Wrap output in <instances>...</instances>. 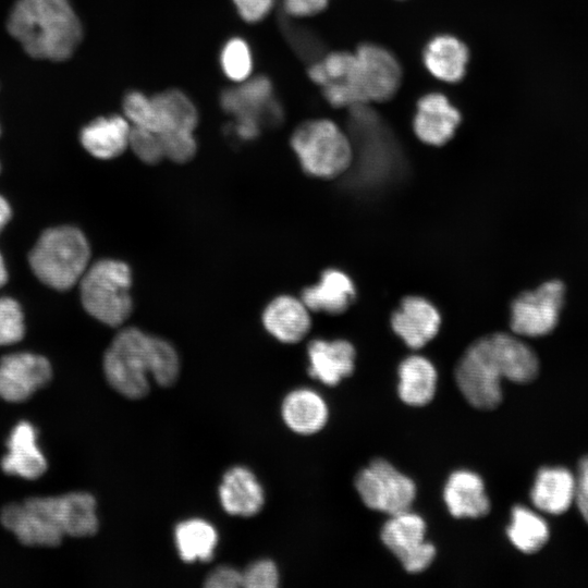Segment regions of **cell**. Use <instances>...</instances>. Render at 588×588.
Listing matches in <instances>:
<instances>
[{
	"label": "cell",
	"instance_id": "f6af8a7d",
	"mask_svg": "<svg viewBox=\"0 0 588 588\" xmlns=\"http://www.w3.org/2000/svg\"><path fill=\"white\" fill-rule=\"evenodd\" d=\"M1 132V131H0Z\"/></svg>",
	"mask_w": 588,
	"mask_h": 588
},
{
	"label": "cell",
	"instance_id": "b9f144b4",
	"mask_svg": "<svg viewBox=\"0 0 588 588\" xmlns=\"http://www.w3.org/2000/svg\"><path fill=\"white\" fill-rule=\"evenodd\" d=\"M328 0H283V10L290 17H307L322 12Z\"/></svg>",
	"mask_w": 588,
	"mask_h": 588
},
{
	"label": "cell",
	"instance_id": "8992f818",
	"mask_svg": "<svg viewBox=\"0 0 588 588\" xmlns=\"http://www.w3.org/2000/svg\"><path fill=\"white\" fill-rule=\"evenodd\" d=\"M456 384L466 401L478 409H494L503 399L502 376L492 357L488 338L471 343L454 370Z\"/></svg>",
	"mask_w": 588,
	"mask_h": 588
},
{
	"label": "cell",
	"instance_id": "6da1fadb",
	"mask_svg": "<svg viewBox=\"0 0 588 588\" xmlns=\"http://www.w3.org/2000/svg\"><path fill=\"white\" fill-rule=\"evenodd\" d=\"M103 372L117 392L137 400L148 393L149 377L159 385H172L180 373V359L167 340L130 327L121 330L107 348Z\"/></svg>",
	"mask_w": 588,
	"mask_h": 588
},
{
	"label": "cell",
	"instance_id": "44dd1931",
	"mask_svg": "<svg viewBox=\"0 0 588 588\" xmlns=\"http://www.w3.org/2000/svg\"><path fill=\"white\" fill-rule=\"evenodd\" d=\"M309 309L302 299L290 295L273 298L262 313L266 330L283 343H297L308 333L311 321Z\"/></svg>",
	"mask_w": 588,
	"mask_h": 588
},
{
	"label": "cell",
	"instance_id": "8d00e7d4",
	"mask_svg": "<svg viewBox=\"0 0 588 588\" xmlns=\"http://www.w3.org/2000/svg\"><path fill=\"white\" fill-rule=\"evenodd\" d=\"M243 587L274 588L279 585V573L271 560L252 563L243 573Z\"/></svg>",
	"mask_w": 588,
	"mask_h": 588
},
{
	"label": "cell",
	"instance_id": "30bf717a",
	"mask_svg": "<svg viewBox=\"0 0 588 588\" xmlns=\"http://www.w3.org/2000/svg\"><path fill=\"white\" fill-rule=\"evenodd\" d=\"M355 57L356 84L366 102L391 99L402 81L401 64L392 52L365 42L357 48Z\"/></svg>",
	"mask_w": 588,
	"mask_h": 588
},
{
	"label": "cell",
	"instance_id": "9c48e42d",
	"mask_svg": "<svg viewBox=\"0 0 588 588\" xmlns=\"http://www.w3.org/2000/svg\"><path fill=\"white\" fill-rule=\"evenodd\" d=\"M426 530L422 517L409 510L391 515L381 529L383 544L409 574L424 572L434 560L436 548L426 541Z\"/></svg>",
	"mask_w": 588,
	"mask_h": 588
},
{
	"label": "cell",
	"instance_id": "4316f807",
	"mask_svg": "<svg viewBox=\"0 0 588 588\" xmlns=\"http://www.w3.org/2000/svg\"><path fill=\"white\" fill-rule=\"evenodd\" d=\"M324 400L310 389H297L289 393L282 403V417L286 426L299 434H313L321 430L328 420Z\"/></svg>",
	"mask_w": 588,
	"mask_h": 588
},
{
	"label": "cell",
	"instance_id": "4dcf8cb0",
	"mask_svg": "<svg viewBox=\"0 0 588 588\" xmlns=\"http://www.w3.org/2000/svg\"><path fill=\"white\" fill-rule=\"evenodd\" d=\"M156 107L160 132L157 135L172 131L193 132L198 123V112L193 101L177 89H170L151 97Z\"/></svg>",
	"mask_w": 588,
	"mask_h": 588
},
{
	"label": "cell",
	"instance_id": "4fadbf2b",
	"mask_svg": "<svg viewBox=\"0 0 588 588\" xmlns=\"http://www.w3.org/2000/svg\"><path fill=\"white\" fill-rule=\"evenodd\" d=\"M49 360L33 353H14L0 359V397L23 402L51 379Z\"/></svg>",
	"mask_w": 588,
	"mask_h": 588
},
{
	"label": "cell",
	"instance_id": "7c38bea8",
	"mask_svg": "<svg viewBox=\"0 0 588 588\" xmlns=\"http://www.w3.org/2000/svg\"><path fill=\"white\" fill-rule=\"evenodd\" d=\"M222 108L236 120H250L262 125H277L283 110L272 96V84L266 76H257L221 95Z\"/></svg>",
	"mask_w": 588,
	"mask_h": 588
},
{
	"label": "cell",
	"instance_id": "d6986e66",
	"mask_svg": "<svg viewBox=\"0 0 588 588\" xmlns=\"http://www.w3.org/2000/svg\"><path fill=\"white\" fill-rule=\"evenodd\" d=\"M37 431L28 421L17 424L7 442L8 454L1 460V468L8 475L34 480L47 469V462L37 446Z\"/></svg>",
	"mask_w": 588,
	"mask_h": 588
},
{
	"label": "cell",
	"instance_id": "d4e9b609",
	"mask_svg": "<svg viewBox=\"0 0 588 588\" xmlns=\"http://www.w3.org/2000/svg\"><path fill=\"white\" fill-rule=\"evenodd\" d=\"M422 60L436 78L445 83H457L465 75L469 51L458 38L442 34L429 40Z\"/></svg>",
	"mask_w": 588,
	"mask_h": 588
},
{
	"label": "cell",
	"instance_id": "603a6c76",
	"mask_svg": "<svg viewBox=\"0 0 588 588\" xmlns=\"http://www.w3.org/2000/svg\"><path fill=\"white\" fill-rule=\"evenodd\" d=\"M219 498L225 512L244 517L256 515L265 502L262 487L255 475L242 466L232 467L223 475Z\"/></svg>",
	"mask_w": 588,
	"mask_h": 588
},
{
	"label": "cell",
	"instance_id": "1f68e13d",
	"mask_svg": "<svg viewBox=\"0 0 588 588\" xmlns=\"http://www.w3.org/2000/svg\"><path fill=\"white\" fill-rule=\"evenodd\" d=\"M220 62L224 74L233 82H244L253 69L252 51L242 38H231L222 48Z\"/></svg>",
	"mask_w": 588,
	"mask_h": 588
},
{
	"label": "cell",
	"instance_id": "8fae6325",
	"mask_svg": "<svg viewBox=\"0 0 588 588\" xmlns=\"http://www.w3.org/2000/svg\"><path fill=\"white\" fill-rule=\"evenodd\" d=\"M25 502L44 514L63 536L88 537L98 530L96 500L87 492L29 498Z\"/></svg>",
	"mask_w": 588,
	"mask_h": 588
},
{
	"label": "cell",
	"instance_id": "d6a6232c",
	"mask_svg": "<svg viewBox=\"0 0 588 588\" xmlns=\"http://www.w3.org/2000/svg\"><path fill=\"white\" fill-rule=\"evenodd\" d=\"M123 110L126 118L132 122V126L159 134V117L151 97H147L142 91H130L123 99Z\"/></svg>",
	"mask_w": 588,
	"mask_h": 588
},
{
	"label": "cell",
	"instance_id": "60d3db41",
	"mask_svg": "<svg viewBox=\"0 0 588 588\" xmlns=\"http://www.w3.org/2000/svg\"><path fill=\"white\" fill-rule=\"evenodd\" d=\"M205 586L209 588L243 587V574L230 566H219L206 578Z\"/></svg>",
	"mask_w": 588,
	"mask_h": 588
},
{
	"label": "cell",
	"instance_id": "2e32d148",
	"mask_svg": "<svg viewBox=\"0 0 588 588\" xmlns=\"http://www.w3.org/2000/svg\"><path fill=\"white\" fill-rule=\"evenodd\" d=\"M494 363L502 376L515 383H528L539 373L535 351L514 334L498 332L487 335Z\"/></svg>",
	"mask_w": 588,
	"mask_h": 588
},
{
	"label": "cell",
	"instance_id": "cb8c5ba5",
	"mask_svg": "<svg viewBox=\"0 0 588 588\" xmlns=\"http://www.w3.org/2000/svg\"><path fill=\"white\" fill-rule=\"evenodd\" d=\"M356 289L344 272L326 270L315 285L302 292V301L309 310L338 315L345 311L355 301Z\"/></svg>",
	"mask_w": 588,
	"mask_h": 588
},
{
	"label": "cell",
	"instance_id": "f35d334b",
	"mask_svg": "<svg viewBox=\"0 0 588 588\" xmlns=\"http://www.w3.org/2000/svg\"><path fill=\"white\" fill-rule=\"evenodd\" d=\"M575 500L576 506L588 524V456L580 460L575 475Z\"/></svg>",
	"mask_w": 588,
	"mask_h": 588
},
{
	"label": "cell",
	"instance_id": "ffe728a7",
	"mask_svg": "<svg viewBox=\"0 0 588 588\" xmlns=\"http://www.w3.org/2000/svg\"><path fill=\"white\" fill-rule=\"evenodd\" d=\"M443 499L450 514L456 518L483 517L491 507L481 477L465 469L450 475Z\"/></svg>",
	"mask_w": 588,
	"mask_h": 588
},
{
	"label": "cell",
	"instance_id": "ba28073f",
	"mask_svg": "<svg viewBox=\"0 0 588 588\" xmlns=\"http://www.w3.org/2000/svg\"><path fill=\"white\" fill-rule=\"evenodd\" d=\"M565 285L549 280L519 294L511 305V329L522 336L538 338L555 329L565 303Z\"/></svg>",
	"mask_w": 588,
	"mask_h": 588
},
{
	"label": "cell",
	"instance_id": "ee69618b",
	"mask_svg": "<svg viewBox=\"0 0 588 588\" xmlns=\"http://www.w3.org/2000/svg\"><path fill=\"white\" fill-rule=\"evenodd\" d=\"M7 280H8V272H7L2 256L0 254V287L4 285Z\"/></svg>",
	"mask_w": 588,
	"mask_h": 588
},
{
	"label": "cell",
	"instance_id": "e0dca14e",
	"mask_svg": "<svg viewBox=\"0 0 588 588\" xmlns=\"http://www.w3.org/2000/svg\"><path fill=\"white\" fill-rule=\"evenodd\" d=\"M0 520L25 546L57 547L64 537L44 514L25 501L4 506Z\"/></svg>",
	"mask_w": 588,
	"mask_h": 588
},
{
	"label": "cell",
	"instance_id": "3957f363",
	"mask_svg": "<svg viewBox=\"0 0 588 588\" xmlns=\"http://www.w3.org/2000/svg\"><path fill=\"white\" fill-rule=\"evenodd\" d=\"M90 248L84 234L73 226L46 230L29 253L35 275L56 290L76 284L88 268Z\"/></svg>",
	"mask_w": 588,
	"mask_h": 588
},
{
	"label": "cell",
	"instance_id": "f546056e",
	"mask_svg": "<svg viewBox=\"0 0 588 588\" xmlns=\"http://www.w3.org/2000/svg\"><path fill=\"white\" fill-rule=\"evenodd\" d=\"M174 536L183 561H210L212 559L218 534L208 522L199 518L184 520L176 525Z\"/></svg>",
	"mask_w": 588,
	"mask_h": 588
},
{
	"label": "cell",
	"instance_id": "484cf974",
	"mask_svg": "<svg viewBox=\"0 0 588 588\" xmlns=\"http://www.w3.org/2000/svg\"><path fill=\"white\" fill-rule=\"evenodd\" d=\"M131 126L120 115L100 117L85 125L79 135L84 148L98 159H112L130 146Z\"/></svg>",
	"mask_w": 588,
	"mask_h": 588
},
{
	"label": "cell",
	"instance_id": "74e56055",
	"mask_svg": "<svg viewBox=\"0 0 588 588\" xmlns=\"http://www.w3.org/2000/svg\"><path fill=\"white\" fill-rule=\"evenodd\" d=\"M282 22V29L287 40L299 56L311 59L320 53L321 44L313 33L290 23L287 20Z\"/></svg>",
	"mask_w": 588,
	"mask_h": 588
},
{
	"label": "cell",
	"instance_id": "e575fe53",
	"mask_svg": "<svg viewBox=\"0 0 588 588\" xmlns=\"http://www.w3.org/2000/svg\"><path fill=\"white\" fill-rule=\"evenodd\" d=\"M158 136L164 158L173 162L185 163L196 154L197 145L191 131H172Z\"/></svg>",
	"mask_w": 588,
	"mask_h": 588
},
{
	"label": "cell",
	"instance_id": "ab89813d",
	"mask_svg": "<svg viewBox=\"0 0 588 588\" xmlns=\"http://www.w3.org/2000/svg\"><path fill=\"white\" fill-rule=\"evenodd\" d=\"M233 2L244 21L256 23L270 12L274 0H233Z\"/></svg>",
	"mask_w": 588,
	"mask_h": 588
},
{
	"label": "cell",
	"instance_id": "836d02e7",
	"mask_svg": "<svg viewBox=\"0 0 588 588\" xmlns=\"http://www.w3.org/2000/svg\"><path fill=\"white\" fill-rule=\"evenodd\" d=\"M23 313L20 304L10 297H0V345H10L24 336Z\"/></svg>",
	"mask_w": 588,
	"mask_h": 588
},
{
	"label": "cell",
	"instance_id": "83f0119b",
	"mask_svg": "<svg viewBox=\"0 0 588 588\" xmlns=\"http://www.w3.org/2000/svg\"><path fill=\"white\" fill-rule=\"evenodd\" d=\"M437 381L433 364L424 356L411 355L399 367V396L411 406L427 405L436 394Z\"/></svg>",
	"mask_w": 588,
	"mask_h": 588
},
{
	"label": "cell",
	"instance_id": "277c9868",
	"mask_svg": "<svg viewBox=\"0 0 588 588\" xmlns=\"http://www.w3.org/2000/svg\"><path fill=\"white\" fill-rule=\"evenodd\" d=\"M130 267L115 259H101L89 266L79 280L81 299L85 310L110 327L122 324L131 315Z\"/></svg>",
	"mask_w": 588,
	"mask_h": 588
},
{
	"label": "cell",
	"instance_id": "5bb4252c",
	"mask_svg": "<svg viewBox=\"0 0 588 588\" xmlns=\"http://www.w3.org/2000/svg\"><path fill=\"white\" fill-rule=\"evenodd\" d=\"M462 115L441 93H429L417 102L413 121L416 136L428 145L441 146L454 135Z\"/></svg>",
	"mask_w": 588,
	"mask_h": 588
},
{
	"label": "cell",
	"instance_id": "9a60e30c",
	"mask_svg": "<svg viewBox=\"0 0 588 588\" xmlns=\"http://www.w3.org/2000/svg\"><path fill=\"white\" fill-rule=\"evenodd\" d=\"M441 323L438 309L419 296H407L393 313L391 324L394 332L405 344L414 350L420 348L432 340Z\"/></svg>",
	"mask_w": 588,
	"mask_h": 588
},
{
	"label": "cell",
	"instance_id": "f1b7e54d",
	"mask_svg": "<svg viewBox=\"0 0 588 588\" xmlns=\"http://www.w3.org/2000/svg\"><path fill=\"white\" fill-rule=\"evenodd\" d=\"M506 534L517 550L531 554L546 546L550 537V529L546 519L537 512L517 505L512 510Z\"/></svg>",
	"mask_w": 588,
	"mask_h": 588
},
{
	"label": "cell",
	"instance_id": "52a82bcc",
	"mask_svg": "<svg viewBox=\"0 0 588 588\" xmlns=\"http://www.w3.org/2000/svg\"><path fill=\"white\" fill-rule=\"evenodd\" d=\"M355 488L367 507L390 516L408 511L416 498L415 482L382 458L357 474Z\"/></svg>",
	"mask_w": 588,
	"mask_h": 588
},
{
	"label": "cell",
	"instance_id": "d590c367",
	"mask_svg": "<svg viewBox=\"0 0 588 588\" xmlns=\"http://www.w3.org/2000/svg\"><path fill=\"white\" fill-rule=\"evenodd\" d=\"M130 146L136 157L147 164H157L164 158L159 136L148 130L131 126Z\"/></svg>",
	"mask_w": 588,
	"mask_h": 588
},
{
	"label": "cell",
	"instance_id": "ac0fdd59",
	"mask_svg": "<svg viewBox=\"0 0 588 588\" xmlns=\"http://www.w3.org/2000/svg\"><path fill=\"white\" fill-rule=\"evenodd\" d=\"M311 378L333 387L350 377L355 368V348L345 340L317 339L307 347Z\"/></svg>",
	"mask_w": 588,
	"mask_h": 588
},
{
	"label": "cell",
	"instance_id": "5b68a950",
	"mask_svg": "<svg viewBox=\"0 0 588 588\" xmlns=\"http://www.w3.org/2000/svg\"><path fill=\"white\" fill-rule=\"evenodd\" d=\"M291 146L303 170L316 177L338 176L348 169L353 160L348 136L327 119L299 124L292 134Z\"/></svg>",
	"mask_w": 588,
	"mask_h": 588
},
{
	"label": "cell",
	"instance_id": "7402d4cb",
	"mask_svg": "<svg viewBox=\"0 0 588 588\" xmlns=\"http://www.w3.org/2000/svg\"><path fill=\"white\" fill-rule=\"evenodd\" d=\"M575 475L565 467H543L535 478L530 499L542 513H565L575 500Z\"/></svg>",
	"mask_w": 588,
	"mask_h": 588
},
{
	"label": "cell",
	"instance_id": "7bdbcfd3",
	"mask_svg": "<svg viewBox=\"0 0 588 588\" xmlns=\"http://www.w3.org/2000/svg\"><path fill=\"white\" fill-rule=\"evenodd\" d=\"M11 218V208L8 201L0 195V231Z\"/></svg>",
	"mask_w": 588,
	"mask_h": 588
},
{
	"label": "cell",
	"instance_id": "7a4b0ae2",
	"mask_svg": "<svg viewBox=\"0 0 588 588\" xmlns=\"http://www.w3.org/2000/svg\"><path fill=\"white\" fill-rule=\"evenodd\" d=\"M9 33L33 58L69 59L83 38V28L69 0H17L8 19Z\"/></svg>",
	"mask_w": 588,
	"mask_h": 588
}]
</instances>
